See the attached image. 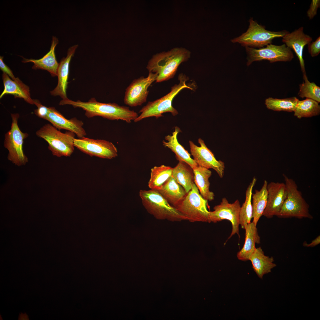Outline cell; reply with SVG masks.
<instances>
[{"mask_svg":"<svg viewBox=\"0 0 320 320\" xmlns=\"http://www.w3.org/2000/svg\"><path fill=\"white\" fill-rule=\"evenodd\" d=\"M59 104L70 105L74 108H81L85 111V115L88 118L100 116L110 120H121L129 123L139 116L137 112L130 110L128 107L120 106L115 103H100L95 98H92L87 102L79 100L74 101L67 98L62 99Z\"/></svg>","mask_w":320,"mask_h":320,"instance_id":"1","label":"cell"},{"mask_svg":"<svg viewBox=\"0 0 320 320\" xmlns=\"http://www.w3.org/2000/svg\"><path fill=\"white\" fill-rule=\"evenodd\" d=\"M191 54L185 48H175L153 55L146 68L149 72L157 74L156 82L167 81L174 77L179 65L187 61Z\"/></svg>","mask_w":320,"mask_h":320,"instance_id":"2","label":"cell"},{"mask_svg":"<svg viewBox=\"0 0 320 320\" xmlns=\"http://www.w3.org/2000/svg\"><path fill=\"white\" fill-rule=\"evenodd\" d=\"M139 196L143 205L156 219L172 222L187 220V217L169 203L156 190H140Z\"/></svg>","mask_w":320,"mask_h":320,"instance_id":"3","label":"cell"},{"mask_svg":"<svg viewBox=\"0 0 320 320\" xmlns=\"http://www.w3.org/2000/svg\"><path fill=\"white\" fill-rule=\"evenodd\" d=\"M287 191V198L277 216L280 218L295 217L312 219L309 206L299 191L295 181L283 174Z\"/></svg>","mask_w":320,"mask_h":320,"instance_id":"4","label":"cell"},{"mask_svg":"<svg viewBox=\"0 0 320 320\" xmlns=\"http://www.w3.org/2000/svg\"><path fill=\"white\" fill-rule=\"evenodd\" d=\"M178 79L179 83L172 87L168 93L155 101H149L143 107L139 112L140 115L134 121V122H137L150 117H155L157 119L163 116L162 114L166 112L171 113L174 116L177 115L178 111L172 105L173 99L183 89L188 88L192 89V88L186 85V82L188 79L185 75H180Z\"/></svg>","mask_w":320,"mask_h":320,"instance_id":"5","label":"cell"},{"mask_svg":"<svg viewBox=\"0 0 320 320\" xmlns=\"http://www.w3.org/2000/svg\"><path fill=\"white\" fill-rule=\"evenodd\" d=\"M36 135L47 142L48 149L53 156H70L74 152L75 135L73 132L68 131L63 133L53 125L47 124L38 130Z\"/></svg>","mask_w":320,"mask_h":320,"instance_id":"6","label":"cell"},{"mask_svg":"<svg viewBox=\"0 0 320 320\" xmlns=\"http://www.w3.org/2000/svg\"><path fill=\"white\" fill-rule=\"evenodd\" d=\"M249 22L247 31L231 39V42L238 43L245 47L260 48L271 44L274 39L282 37L289 32L285 30L279 31L267 30L264 26L258 24L252 17L249 20Z\"/></svg>","mask_w":320,"mask_h":320,"instance_id":"7","label":"cell"},{"mask_svg":"<svg viewBox=\"0 0 320 320\" xmlns=\"http://www.w3.org/2000/svg\"><path fill=\"white\" fill-rule=\"evenodd\" d=\"M207 205L208 200L199 194L194 183L191 189L175 208L190 222L209 223Z\"/></svg>","mask_w":320,"mask_h":320,"instance_id":"8","label":"cell"},{"mask_svg":"<svg viewBox=\"0 0 320 320\" xmlns=\"http://www.w3.org/2000/svg\"><path fill=\"white\" fill-rule=\"evenodd\" d=\"M12 121L10 129L5 135L4 146L9 152L7 158L13 164L18 166L28 162L27 157L24 154L23 145L24 139L28 136L26 132H22L18 124L20 116L18 113H12Z\"/></svg>","mask_w":320,"mask_h":320,"instance_id":"9","label":"cell"},{"mask_svg":"<svg viewBox=\"0 0 320 320\" xmlns=\"http://www.w3.org/2000/svg\"><path fill=\"white\" fill-rule=\"evenodd\" d=\"M266 46L259 49L245 47L247 54L248 66L255 61L267 60L270 63L279 61L289 62L291 61L294 58L291 49L285 44L276 45L271 44Z\"/></svg>","mask_w":320,"mask_h":320,"instance_id":"10","label":"cell"},{"mask_svg":"<svg viewBox=\"0 0 320 320\" xmlns=\"http://www.w3.org/2000/svg\"><path fill=\"white\" fill-rule=\"evenodd\" d=\"M241 207L238 199L230 203L226 198H223L219 204L214 207L213 211H209V223H216L224 220H228L232 224V229L228 239L236 234L240 237L239 227Z\"/></svg>","mask_w":320,"mask_h":320,"instance_id":"11","label":"cell"},{"mask_svg":"<svg viewBox=\"0 0 320 320\" xmlns=\"http://www.w3.org/2000/svg\"><path fill=\"white\" fill-rule=\"evenodd\" d=\"M74 145L80 151L91 156L112 159L118 156L117 149L111 142L103 140L84 137L74 138Z\"/></svg>","mask_w":320,"mask_h":320,"instance_id":"12","label":"cell"},{"mask_svg":"<svg viewBox=\"0 0 320 320\" xmlns=\"http://www.w3.org/2000/svg\"><path fill=\"white\" fill-rule=\"evenodd\" d=\"M156 73L149 72L148 76H142L133 80L126 89L124 98L125 104L131 107L141 105L146 102L148 94V89L156 81Z\"/></svg>","mask_w":320,"mask_h":320,"instance_id":"13","label":"cell"},{"mask_svg":"<svg viewBox=\"0 0 320 320\" xmlns=\"http://www.w3.org/2000/svg\"><path fill=\"white\" fill-rule=\"evenodd\" d=\"M198 142L200 146L196 145L192 141H189L190 152L193 159L199 166L209 169H213L219 177L222 178L224 174V163L216 159L214 154L207 147L202 139L199 138Z\"/></svg>","mask_w":320,"mask_h":320,"instance_id":"14","label":"cell"},{"mask_svg":"<svg viewBox=\"0 0 320 320\" xmlns=\"http://www.w3.org/2000/svg\"><path fill=\"white\" fill-rule=\"evenodd\" d=\"M267 202L262 216L268 218L277 216L287 198L284 183L271 182L268 184Z\"/></svg>","mask_w":320,"mask_h":320,"instance_id":"15","label":"cell"},{"mask_svg":"<svg viewBox=\"0 0 320 320\" xmlns=\"http://www.w3.org/2000/svg\"><path fill=\"white\" fill-rule=\"evenodd\" d=\"M49 112L45 119L51 123L52 125L60 130L65 129L75 134L79 138L86 135L83 127V122L76 118L70 119L65 118L53 107H49Z\"/></svg>","mask_w":320,"mask_h":320,"instance_id":"16","label":"cell"},{"mask_svg":"<svg viewBox=\"0 0 320 320\" xmlns=\"http://www.w3.org/2000/svg\"><path fill=\"white\" fill-rule=\"evenodd\" d=\"M282 38V42L290 49H293L295 52L299 60L303 75H306L303 57V49L306 45L311 42L312 38L304 33L303 27L291 33L289 32Z\"/></svg>","mask_w":320,"mask_h":320,"instance_id":"17","label":"cell"},{"mask_svg":"<svg viewBox=\"0 0 320 320\" xmlns=\"http://www.w3.org/2000/svg\"><path fill=\"white\" fill-rule=\"evenodd\" d=\"M78 47L77 44L70 47L68 49L66 57L62 58L59 63L57 71L58 84L56 87L50 92L54 96H59L62 99L67 98L66 89L68 84L69 64L72 57Z\"/></svg>","mask_w":320,"mask_h":320,"instance_id":"18","label":"cell"},{"mask_svg":"<svg viewBox=\"0 0 320 320\" xmlns=\"http://www.w3.org/2000/svg\"><path fill=\"white\" fill-rule=\"evenodd\" d=\"M4 88L0 95L1 99L5 95L10 94L15 98L23 99L27 103L34 104L33 100L31 97L29 87L23 83L18 77L13 80L6 73H3L2 75Z\"/></svg>","mask_w":320,"mask_h":320,"instance_id":"19","label":"cell"},{"mask_svg":"<svg viewBox=\"0 0 320 320\" xmlns=\"http://www.w3.org/2000/svg\"><path fill=\"white\" fill-rule=\"evenodd\" d=\"M58 43V39L53 36L50 50L42 57L39 59H27L23 57L22 62L24 63L33 62L34 65L32 69L44 70L48 71L52 76H57L59 63L55 57V49Z\"/></svg>","mask_w":320,"mask_h":320,"instance_id":"20","label":"cell"},{"mask_svg":"<svg viewBox=\"0 0 320 320\" xmlns=\"http://www.w3.org/2000/svg\"><path fill=\"white\" fill-rule=\"evenodd\" d=\"M255 224L252 222L245 227V241L243 247L237 253L238 259L243 261L249 260L256 249L255 244L260 243V238Z\"/></svg>","mask_w":320,"mask_h":320,"instance_id":"21","label":"cell"},{"mask_svg":"<svg viewBox=\"0 0 320 320\" xmlns=\"http://www.w3.org/2000/svg\"><path fill=\"white\" fill-rule=\"evenodd\" d=\"M179 128L176 127L175 130L171 135H167L165 137V139L167 141L163 140L162 142L163 145L171 150L175 154L178 160L183 161L188 164L192 168L197 167L199 165L191 157V155L184 147L178 142L177 139V136L180 132Z\"/></svg>","mask_w":320,"mask_h":320,"instance_id":"22","label":"cell"},{"mask_svg":"<svg viewBox=\"0 0 320 320\" xmlns=\"http://www.w3.org/2000/svg\"><path fill=\"white\" fill-rule=\"evenodd\" d=\"M249 260L254 271L261 279L264 275L271 272L272 269L276 266L273 263V258L265 255L260 247L256 248Z\"/></svg>","mask_w":320,"mask_h":320,"instance_id":"23","label":"cell"},{"mask_svg":"<svg viewBox=\"0 0 320 320\" xmlns=\"http://www.w3.org/2000/svg\"><path fill=\"white\" fill-rule=\"evenodd\" d=\"M169 204L175 208L186 196L184 188L177 183L172 176L163 186L157 190Z\"/></svg>","mask_w":320,"mask_h":320,"instance_id":"24","label":"cell"},{"mask_svg":"<svg viewBox=\"0 0 320 320\" xmlns=\"http://www.w3.org/2000/svg\"><path fill=\"white\" fill-rule=\"evenodd\" d=\"M194 175V182L202 197L208 201L214 199V193L209 190V179L212 172L209 169L199 166L192 168Z\"/></svg>","mask_w":320,"mask_h":320,"instance_id":"25","label":"cell"},{"mask_svg":"<svg viewBox=\"0 0 320 320\" xmlns=\"http://www.w3.org/2000/svg\"><path fill=\"white\" fill-rule=\"evenodd\" d=\"M172 176L187 193L191 189L194 183V173L192 168L186 162L179 161L177 165L173 168Z\"/></svg>","mask_w":320,"mask_h":320,"instance_id":"26","label":"cell"},{"mask_svg":"<svg viewBox=\"0 0 320 320\" xmlns=\"http://www.w3.org/2000/svg\"><path fill=\"white\" fill-rule=\"evenodd\" d=\"M268 184L267 181L265 180L261 189L260 190H255V193L252 194V222L256 225L262 216L266 206L268 198Z\"/></svg>","mask_w":320,"mask_h":320,"instance_id":"27","label":"cell"},{"mask_svg":"<svg viewBox=\"0 0 320 320\" xmlns=\"http://www.w3.org/2000/svg\"><path fill=\"white\" fill-rule=\"evenodd\" d=\"M173 168L164 165L155 166L151 169L148 186L151 189L159 190L172 176Z\"/></svg>","mask_w":320,"mask_h":320,"instance_id":"28","label":"cell"},{"mask_svg":"<svg viewBox=\"0 0 320 320\" xmlns=\"http://www.w3.org/2000/svg\"><path fill=\"white\" fill-rule=\"evenodd\" d=\"M256 181V178L254 177L250 183L246 191L245 201L241 207L239 212V224L241 228L243 229H244L246 225L251 222L252 218V191Z\"/></svg>","mask_w":320,"mask_h":320,"instance_id":"29","label":"cell"},{"mask_svg":"<svg viewBox=\"0 0 320 320\" xmlns=\"http://www.w3.org/2000/svg\"><path fill=\"white\" fill-rule=\"evenodd\" d=\"M318 102L311 99L306 98L299 100L294 111V115L298 118L310 117L319 115L320 106Z\"/></svg>","mask_w":320,"mask_h":320,"instance_id":"30","label":"cell"},{"mask_svg":"<svg viewBox=\"0 0 320 320\" xmlns=\"http://www.w3.org/2000/svg\"><path fill=\"white\" fill-rule=\"evenodd\" d=\"M299 100L294 97L283 99L270 97L266 99L265 103L268 109L276 111H294Z\"/></svg>","mask_w":320,"mask_h":320,"instance_id":"31","label":"cell"},{"mask_svg":"<svg viewBox=\"0 0 320 320\" xmlns=\"http://www.w3.org/2000/svg\"><path fill=\"white\" fill-rule=\"evenodd\" d=\"M304 82L299 85V97L320 102V88L314 83L310 82L306 75H303Z\"/></svg>","mask_w":320,"mask_h":320,"instance_id":"32","label":"cell"},{"mask_svg":"<svg viewBox=\"0 0 320 320\" xmlns=\"http://www.w3.org/2000/svg\"><path fill=\"white\" fill-rule=\"evenodd\" d=\"M33 100L34 104L37 107V109L34 111L35 113L39 118L45 119L49 112V107L43 105L37 100Z\"/></svg>","mask_w":320,"mask_h":320,"instance_id":"33","label":"cell"},{"mask_svg":"<svg viewBox=\"0 0 320 320\" xmlns=\"http://www.w3.org/2000/svg\"><path fill=\"white\" fill-rule=\"evenodd\" d=\"M308 48V52L312 57L317 56L320 52V36L315 41L309 43Z\"/></svg>","mask_w":320,"mask_h":320,"instance_id":"34","label":"cell"},{"mask_svg":"<svg viewBox=\"0 0 320 320\" xmlns=\"http://www.w3.org/2000/svg\"><path fill=\"white\" fill-rule=\"evenodd\" d=\"M319 0H312L309 8L307 12V16L310 19H312L317 14L318 8L320 7Z\"/></svg>","mask_w":320,"mask_h":320,"instance_id":"35","label":"cell"},{"mask_svg":"<svg viewBox=\"0 0 320 320\" xmlns=\"http://www.w3.org/2000/svg\"><path fill=\"white\" fill-rule=\"evenodd\" d=\"M3 57L0 56V68L3 72L7 74L8 76L13 80L16 78L14 76L13 72L11 69L6 65L3 61Z\"/></svg>","mask_w":320,"mask_h":320,"instance_id":"36","label":"cell"},{"mask_svg":"<svg viewBox=\"0 0 320 320\" xmlns=\"http://www.w3.org/2000/svg\"><path fill=\"white\" fill-rule=\"evenodd\" d=\"M320 243V236H319L315 239L313 240L309 244H308L306 242H304L303 244V245L305 247H313L319 244Z\"/></svg>","mask_w":320,"mask_h":320,"instance_id":"37","label":"cell"}]
</instances>
